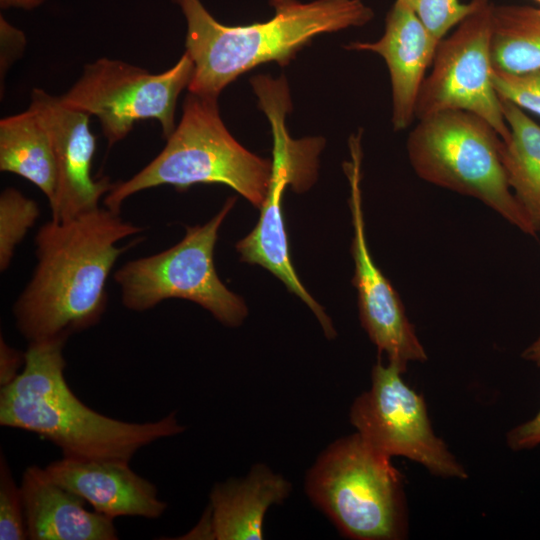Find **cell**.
<instances>
[{"instance_id": "1", "label": "cell", "mask_w": 540, "mask_h": 540, "mask_svg": "<svg viewBox=\"0 0 540 540\" xmlns=\"http://www.w3.org/2000/svg\"><path fill=\"white\" fill-rule=\"evenodd\" d=\"M143 228L106 207L38 229L37 263L12 312L28 344L65 340L98 324L106 311V283L117 259L140 242L123 239Z\"/></svg>"}, {"instance_id": "2", "label": "cell", "mask_w": 540, "mask_h": 540, "mask_svg": "<svg viewBox=\"0 0 540 540\" xmlns=\"http://www.w3.org/2000/svg\"><path fill=\"white\" fill-rule=\"evenodd\" d=\"M65 340L28 344L19 376L0 390V425L37 434L63 457L122 460L159 439L182 433L174 413L154 422L131 423L85 405L64 376Z\"/></svg>"}, {"instance_id": "3", "label": "cell", "mask_w": 540, "mask_h": 540, "mask_svg": "<svg viewBox=\"0 0 540 540\" xmlns=\"http://www.w3.org/2000/svg\"><path fill=\"white\" fill-rule=\"evenodd\" d=\"M187 23L186 53L194 64L190 93L218 98L222 90L254 67L289 63L319 34L361 27L374 17L362 0H269L274 16L243 26L218 22L201 0H172Z\"/></svg>"}, {"instance_id": "4", "label": "cell", "mask_w": 540, "mask_h": 540, "mask_svg": "<svg viewBox=\"0 0 540 540\" xmlns=\"http://www.w3.org/2000/svg\"><path fill=\"white\" fill-rule=\"evenodd\" d=\"M270 174L271 160L248 151L227 130L217 98L189 92L181 120L162 151L130 179L114 183L103 203L120 213L127 198L153 187L185 191L195 184H223L260 208Z\"/></svg>"}, {"instance_id": "5", "label": "cell", "mask_w": 540, "mask_h": 540, "mask_svg": "<svg viewBox=\"0 0 540 540\" xmlns=\"http://www.w3.org/2000/svg\"><path fill=\"white\" fill-rule=\"evenodd\" d=\"M502 139L483 118L446 110L418 120L406 143L421 179L473 197L521 231L539 229L513 194L501 158Z\"/></svg>"}, {"instance_id": "6", "label": "cell", "mask_w": 540, "mask_h": 540, "mask_svg": "<svg viewBox=\"0 0 540 540\" xmlns=\"http://www.w3.org/2000/svg\"><path fill=\"white\" fill-rule=\"evenodd\" d=\"M359 433L331 443L307 473L312 503L339 532L358 540H400L407 509L400 472Z\"/></svg>"}, {"instance_id": "7", "label": "cell", "mask_w": 540, "mask_h": 540, "mask_svg": "<svg viewBox=\"0 0 540 540\" xmlns=\"http://www.w3.org/2000/svg\"><path fill=\"white\" fill-rule=\"evenodd\" d=\"M258 106L271 127V174L258 223L236 243V250L242 262L260 265L281 280L291 293L311 309L325 336L332 339L336 336L332 320L306 290L293 267L282 211L287 186L296 192H303L315 182L318 156L325 141L317 137L293 139L290 136L286 116L292 109V103L287 92L270 90L259 98Z\"/></svg>"}, {"instance_id": "8", "label": "cell", "mask_w": 540, "mask_h": 540, "mask_svg": "<svg viewBox=\"0 0 540 540\" xmlns=\"http://www.w3.org/2000/svg\"><path fill=\"white\" fill-rule=\"evenodd\" d=\"M235 202L236 197H230L208 222L187 226L185 236L174 246L119 267L114 280L122 304L143 312L163 300L181 298L200 305L225 326L241 325L247 306L222 283L214 265L219 229Z\"/></svg>"}, {"instance_id": "9", "label": "cell", "mask_w": 540, "mask_h": 540, "mask_svg": "<svg viewBox=\"0 0 540 540\" xmlns=\"http://www.w3.org/2000/svg\"><path fill=\"white\" fill-rule=\"evenodd\" d=\"M194 64L185 52L168 70L153 74L120 60L86 64L81 77L60 96L66 106L96 116L109 147L123 140L139 120L159 122L167 139L175 130V110L188 87Z\"/></svg>"}, {"instance_id": "10", "label": "cell", "mask_w": 540, "mask_h": 540, "mask_svg": "<svg viewBox=\"0 0 540 540\" xmlns=\"http://www.w3.org/2000/svg\"><path fill=\"white\" fill-rule=\"evenodd\" d=\"M493 6L490 0H475L472 12L440 40L432 71L418 95L415 119L463 110L487 121L503 141L508 139L509 128L492 81Z\"/></svg>"}, {"instance_id": "11", "label": "cell", "mask_w": 540, "mask_h": 540, "mask_svg": "<svg viewBox=\"0 0 540 540\" xmlns=\"http://www.w3.org/2000/svg\"><path fill=\"white\" fill-rule=\"evenodd\" d=\"M402 374L396 365L378 361L372 368L370 389L351 405V424L389 457H406L436 476L466 479L465 468L434 433L424 398L404 382Z\"/></svg>"}, {"instance_id": "12", "label": "cell", "mask_w": 540, "mask_h": 540, "mask_svg": "<svg viewBox=\"0 0 540 540\" xmlns=\"http://www.w3.org/2000/svg\"><path fill=\"white\" fill-rule=\"evenodd\" d=\"M362 130L349 138L350 160L343 163L350 197L354 260L353 285L357 290L360 321L379 353L403 373L410 362H424L427 354L410 323L402 301L375 264L367 244L361 193Z\"/></svg>"}, {"instance_id": "13", "label": "cell", "mask_w": 540, "mask_h": 540, "mask_svg": "<svg viewBox=\"0 0 540 540\" xmlns=\"http://www.w3.org/2000/svg\"><path fill=\"white\" fill-rule=\"evenodd\" d=\"M29 107L46 127L55 155L57 185L49 203L52 219L62 222L98 209L101 197L114 183L108 177L94 180L91 176L96 140L89 129L90 115L37 88Z\"/></svg>"}, {"instance_id": "14", "label": "cell", "mask_w": 540, "mask_h": 540, "mask_svg": "<svg viewBox=\"0 0 540 540\" xmlns=\"http://www.w3.org/2000/svg\"><path fill=\"white\" fill-rule=\"evenodd\" d=\"M439 42L404 0H395L387 13L380 39L344 46L347 50L376 53L385 60L391 82L395 131L405 130L415 119L418 95Z\"/></svg>"}, {"instance_id": "15", "label": "cell", "mask_w": 540, "mask_h": 540, "mask_svg": "<svg viewBox=\"0 0 540 540\" xmlns=\"http://www.w3.org/2000/svg\"><path fill=\"white\" fill-rule=\"evenodd\" d=\"M45 470L59 485L112 519H157L167 508L166 502L159 499L156 486L133 471L127 461L62 457Z\"/></svg>"}, {"instance_id": "16", "label": "cell", "mask_w": 540, "mask_h": 540, "mask_svg": "<svg viewBox=\"0 0 540 540\" xmlns=\"http://www.w3.org/2000/svg\"><path fill=\"white\" fill-rule=\"evenodd\" d=\"M291 484L264 464L254 465L245 478L216 483L198 524L182 539H263L268 508L289 496Z\"/></svg>"}, {"instance_id": "17", "label": "cell", "mask_w": 540, "mask_h": 540, "mask_svg": "<svg viewBox=\"0 0 540 540\" xmlns=\"http://www.w3.org/2000/svg\"><path fill=\"white\" fill-rule=\"evenodd\" d=\"M20 487L29 539H118L112 518L86 510V502L55 482L45 468L28 466Z\"/></svg>"}, {"instance_id": "18", "label": "cell", "mask_w": 540, "mask_h": 540, "mask_svg": "<svg viewBox=\"0 0 540 540\" xmlns=\"http://www.w3.org/2000/svg\"><path fill=\"white\" fill-rule=\"evenodd\" d=\"M0 170L33 183L49 203L54 199L57 167L51 139L42 120L30 107L0 121Z\"/></svg>"}, {"instance_id": "19", "label": "cell", "mask_w": 540, "mask_h": 540, "mask_svg": "<svg viewBox=\"0 0 540 540\" xmlns=\"http://www.w3.org/2000/svg\"><path fill=\"white\" fill-rule=\"evenodd\" d=\"M500 101L509 128V137L502 140L501 147L507 181L540 230V126L514 103Z\"/></svg>"}, {"instance_id": "20", "label": "cell", "mask_w": 540, "mask_h": 540, "mask_svg": "<svg viewBox=\"0 0 540 540\" xmlns=\"http://www.w3.org/2000/svg\"><path fill=\"white\" fill-rule=\"evenodd\" d=\"M491 55L493 67L506 72L540 70V9L494 4Z\"/></svg>"}, {"instance_id": "21", "label": "cell", "mask_w": 540, "mask_h": 540, "mask_svg": "<svg viewBox=\"0 0 540 540\" xmlns=\"http://www.w3.org/2000/svg\"><path fill=\"white\" fill-rule=\"evenodd\" d=\"M40 215L38 204L9 187L0 195V270L10 266L15 249Z\"/></svg>"}, {"instance_id": "22", "label": "cell", "mask_w": 540, "mask_h": 540, "mask_svg": "<svg viewBox=\"0 0 540 540\" xmlns=\"http://www.w3.org/2000/svg\"><path fill=\"white\" fill-rule=\"evenodd\" d=\"M0 539H29L21 487L3 453L0 456Z\"/></svg>"}, {"instance_id": "23", "label": "cell", "mask_w": 540, "mask_h": 540, "mask_svg": "<svg viewBox=\"0 0 540 540\" xmlns=\"http://www.w3.org/2000/svg\"><path fill=\"white\" fill-rule=\"evenodd\" d=\"M426 28L439 40L475 7V0H404Z\"/></svg>"}, {"instance_id": "24", "label": "cell", "mask_w": 540, "mask_h": 540, "mask_svg": "<svg viewBox=\"0 0 540 540\" xmlns=\"http://www.w3.org/2000/svg\"><path fill=\"white\" fill-rule=\"evenodd\" d=\"M492 81L500 98L540 116V70L510 73L493 67Z\"/></svg>"}, {"instance_id": "25", "label": "cell", "mask_w": 540, "mask_h": 540, "mask_svg": "<svg viewBox=\"0 0 540 540\" xmlns=\"http://www.w3.org/2000/svg\"><path fill=\"white\" fill-rule=\"evenodd\" d=\"M1 33V76L9 68L16 57L20 56L25 46L24 34L0 17Z\"/></svg>"}, {"instance_id": "26", "label": "cell", "mask_w": 540, "mask_h": 540, "mask_svg": "<svg viewBox=\"0 0 540 540\" xmlns=\"http://www.w3.org/2000/svg\"><path fill=\"white\" fill-rule=\"evenodd\" d=\"M26 362V352L11 347L0 336V386L6 387L11 384L21 373Z\"/></svg>"}, {"instance_id": "27", "label": "cell", "mask_w": 540, "mask_h": 540, "mask_svg": "<svg viewBox=\"0 0 540 540\" xmlns=\"http://www.w3.org/2000/svg\"><path fill=\"white\" fill-rule=\"evenodd\" d=\"M507 443L513 450L531 449L540 444V409L532 419L508 432Z\"/></svg>"}, {"instance_id": "28", "label": "cell", "mask_w": 540, "mask_h": 540, "mask_svg": "<svg viewBox=\"0 0 540 540\" xmlns=\"http://www.w3.org/2000/svg\"><path fill=\"white\" fill-rule=\"evenodd\" d=\"M46 0H0L2 9L21 8L24 10H32L43 4Z\"/></svg>"}, {"instance_id": "29", "label": "cell", "mask_w": 540, "mask_h": 540, "mask_svg": "<svg viewBox=\"0 0 540 540\" xmlns=\"http://www.w3.org/2000/svg\"><path fill=\"white\" fill-rule=\"evenodd\" d=\"M522 357L540 366V337L524 350Z\"/></svg>"}, {"instance_id": "30", "label": "cell", "mask_w": 540, "mask_h": 540, "mask_svg": "<svg viewBox=\"0 0 540 540\" xmlns=\"http://www.w3.org/2000/svg\"><path fill=\"white\" fill-rule=\"evenodd\" d=\"M534 1H536L537 3H539V4H540V0H534Z\"/></svg>"}]
</instances>
